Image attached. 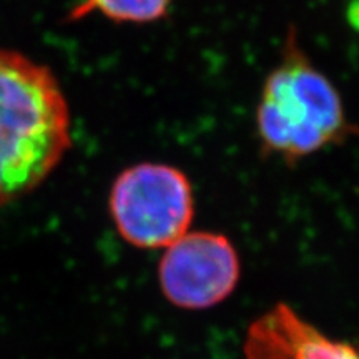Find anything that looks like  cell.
<instances>
[{"label":"cell","mask_w":359,"mask_h":359,"mask_svg":"<svg viewBox=\"0 0 359 359\" xmlns=\"http://www.w3.org/2000/svg\"><path fill=\"white\" fill-rule=\"evenodd\" d=\"M70 147V107L55 74L0 47V205L42 185Z\"/></svg>","instance_id":"cell-1"},{"label":"cell","mask_w":359,"mask_h":359,"mask_svg":"<svg viewBox=\"0 0 359 359\" xmlns=\"http://www.w3.org/2000/svg\"><path fill=\"white\" fill-rule=\"evenodd\" d=\"M255 132L262 155L288 167L359 132L349 123L338 88L304 52L294 25L286 30L280 58L263 82Z\"/></svg>","instance_id":"cell-2"},{"label":"cell","mask_w":359,"mask_h":359,"mask_svg":"<svg viewBox=\"0 0 359 359\" xmlns=\"http://www.w3.org/2000/svg\"><path fill=\"white\" fill-rule=\"evenodd\" d=\"M109 210L127 243L165 250L190 230L195 195L183 170L161 161H140L116 175L109 193Z\"/></svg>","instance_id":"cell-3"},{"label":"cell","mask_w":359,"mask_h":359,"mask_svg":"<svg viewBox=\"0 0 359 359\" xmlns=\"http://www.w3.org/2000/svg\"><path fill=\"white\" fill-rule=\"evenodd\" d=\"M238 251L224 235L188 231L165 248L158 264L165 298L183 309L223 303L240 281Z\"/></svg>","instance_id":"cell-4"},{"label":"cell","mask_w":359,"mask_h":359,"mask_svg":"<svg viewBox=\"0 0 359 359\" xmlns=\"http://www.w3.org/2000/svg\"><path fill=\"white\" fill-rule=\"evenodd\" d=\"M246 359H359V349L326 338L316 327L278 304L251 323Z\"/></svg>","instance_id":"cell-5"},{"label":"cell","mask_w":359,"mask_h":359,"mask_svg":"<svg viewBox=\"0 0 359 359\" xmlns=\"http://www.w3.org/2000/svg\"><path fill=\"white\" fill-rule=\"evenodd\" d=\"M173 0H82L69 13L70 22L98 13L114 24L148 25L163 20Z\"/></svg>","instance_id":"cell-6"}]
</instances>
